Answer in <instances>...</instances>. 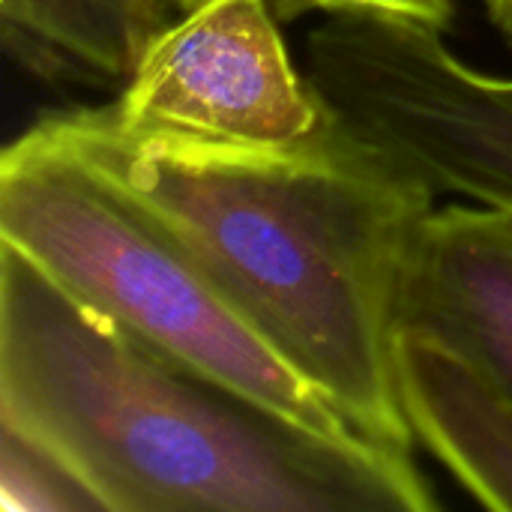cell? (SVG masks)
Returning <instances> with one entry per match:
<instances>
[{"instance_id":"3957f363","label":"cell","mask_w":512,"mask_h":512,"mask_svg":"<svg viewBox=\"0 0 512 512\" xmlns=\"http://www.w3.org/2000/svg\"><path fill=\"white\" fill-rule=\"evenodd\" d=\"M0 240L168 360L279 423L330 447L384 453L339 417L168 234L33 126L0 156Z\"/></svg>"},{"instance_id":"7a4b0ae2","label":"cell","mask_w":512,"mask_h":512,"mask_svg":"<svg viewBox=\"0 0 512 512\" xmlns=\"http://www.w3.org/2000/svg\"><path fill=\"white\" fill-rule=\"evenodd\" d=\"M0 426L99 512H429L414 459L321 444L168 360L0 240Z\"/></svg>"},{"instance_id":"5b68a950","label":"cell","mask_w":512,"mask_h":512,"mask_svg":"<svg viewBox=\"0 0 512 512\" xmlns=\"http://www.w3.org/2000/svg\"><path fill=\"white\" fill-rule=\"evenodd\" d=\"M405 420L453 477L489 510L512 512V390L465 345L399 324L393 339Z\"/></svg>"},{"instance_id":"6da1fadb","label":"cell","mask_w":512,"mask_h":512,"mask_svg":"<svg viewBox=\"0 0 512 512\" xmlns=\"http://www.w3.org/2000/svg\"><path fill=\"white\" fill-rule=\"evenodd\" d=\"M33 129L168 234L366 444L414 459L393 339L426 183L336 123L303 147L138 135L108 108Z\"/></svg>"},{"instance_id":"52a82bcc","label":"cell","mask_w":512,"mask_h":512,"mask_svg":"<svg viewBox=\"0 0 512 512\" xmlns=\"http://www.w3.org/2000/svg\"><path fill=\"white\" fill-rule=\"evenodd\" d=\"M183 0H0L3 51L45 84L126 87Z\"/></svg>"},{"instance_id":"277c9868","label":"cell","mask_w":512,"mask_h":512,"mask_svg":"<svg viewBox=\"0 0 512 512\" xmlns=\"http://www.w3.org/2000/svg\"><path fill=\"white\" fill-rule=\"evenodd\" d=\"M108 114L138 135L228 147H303L333 129L267 0H183Z\"/></svg>"},{"instance_id":"ba28073f","label":"cell","mask_w":512,"mask_h":512,"mask_svg":"<svg viewBox=\"0 0 512 512\" xmlns=\"http://www.w3.org/2000/svg\"><path fill=\"white\" fill-rule=\"evenodd\" d=\"M0 495L6 512L96 510L93 498L39 447L0 426Z\"/></svg>"},{"instance_id":"9c48e42d","label":"cell","mask_w":512,"mask_h":512,"mask_svg":"<svg viewBox=\"0 0 512 512\" xmlns=\"http://www.w3.org/2000/svg\"><path fill=\"white\" fill-rule=\"evenodd\" d=\"M324 12H372L423 21L432 27H447L453 18V0H306Z\"/></svg>"},{"instance_id":"8992f818","label":"cell","mask_w":512,"mask_h":512,"mask_svg":"<svg viewBox=\"0 0 512 512\" xmlns=\"http://www.w3.org/2000/svg\"><path fill=\"white\" fill-rule=\"evenodd\" d=\"M399 324L432 327L477 354L512 390V213L435 207L411 249Z\"/></svg>"},{"instance_id":"30bf717a","label":"cell","mask_w":512,"mask_h":512,"mask_svg":"<svg viewBox=\"0 0 512 512\" xmlns=\"http://www.w3.org/2000/svg\"><path fill=\"white\" fill-rule=\"evenodd\" d=\"M492 21L498 24V30H504L507 36H512V0H486Z\"/></svg>"}]
</instances>
